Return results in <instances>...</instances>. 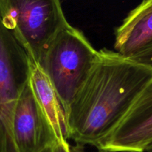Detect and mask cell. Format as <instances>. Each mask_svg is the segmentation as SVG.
<instances>
[{
	"label": "cell",
	"mask_w": 152,
	"mask_h": 152,
	"mask_svg": "<svg viewBox=\"0 0 152 152\" xmlns=\"http://www.w3.org/2000/svg\"><path fill=\"white\" fill-rule=\"evenodd\" d=\"M145 152H152V143L148 147Z\"/></svg>",
	"instance_id": "cell-12"
},
{
	"label": "cell",
	"mask_w": 152,
	"mask_h": 152,
	"mask_svg": "<svg viewBox=\"0 0 152 152\" xmlns=\"http://www.w3.org/2000/svg\"><path fill=\"white\" fill-rule=\"evenodd\" d=\"M151 79V68L116 50H98L90 72L66 112L69 140L98 148Z\"/></svg>",
	"instance_id": "cell-1"
},
{
	"label": "cell",
	"mask_w": 152,
	"mask_h": 152,
	"mask_svg": "<svg viewBox=\"0 0 152 152\" xmlns=\"http://www.w3.org/2000/svg\"><path fill=\"white\" fill-rule=\"evenodd\" d=\"M28 74V56L0 17V139L10 140L12 111Z\"/></svg>",
	"instance_id": "cell-5"
},
{
	"label": "cell",
	"mask_w": 152,
	"mask_h": 152,
	"mask_svg": "<svg viewBox=\"0 0 152 152\" xmlns=\"http://www.w3.org/2000/svg\"><path fill=\"white\" fill-rule=\"evenodd\" d=\"M97 53L83 33L70 24L57 34L45 50L39 63L66 112L90 72Z\"/></svg>",
	"instance_id": "cell-2"
},
{
	"label": "cell",
	"mask_w": 152,
	"mask_h": 152,
	"mask_svg": "<svg viewBox=\"0 0 152 152\" xmlns=\"http://www.w3.org/2000/svg\"><path fill=\"white\" fill-rule=\"evenodd\" d=\"M0 17L28 57L37 62L57 34L69 25L60 0H0Z\"/></svg>",
	"instance_id": "cell-3"
},
{
	"label": "cell",
	"mask_w": 152,
	"mask_h": 152,
	"mask_svg": "<svg viewBox=\"0 0 152 152\" xmlns=\"http://www.w3.org/2000/svg\"><path fill=\"white\" fill-rule=\"evenodd\" d=\"M29 84L59 142H68L69 133L66 114L57 91L40 63L28 58Z\"/></svg>",
	"instance_id": "cell-7"
},
{
	"label": "cell",
	"mask_w": 152,
	"mask_h": 152,
	"mask_svg": "<svg viewBox=\"0 0 152 152\" xmlns=\"http://www.w3.org/2000/svg\"><path fill=\"white\" fill-rule=\"evenodd\" d=\"M69 152H86L84 149V146L79 144H75V145H70L69 148ZM97 152H107L105 151H102V150H98Z\"/></svg>",
	"instance_id": "cell-10"
},
{
	"label": "cell",
	"mask_w": 152,
	"mask_h": 152,
	"mask_svg": "<svg viewBox=\"0 0 152 152\" xmlns=\"http://www.w3.org/2000/svg\"><path fill=\"white\" fill-rule=\"evenodd\" d=\"M130 58L152 69V40Z\"/></svg>",
	"instance_id": "cell-9"
},
{
	"label": "cell",
	"mask_w": 152,
	"mask_h": 152,
	"mask_svg": "<svg viewBox=\"0 0 152 152\" xmlns=\"http://www.w3.org/2000/svg\"><path fill=\"white\" fill-rule=\"evenodd\" d=\"M9 138L17 152H43L58 142L33 93L28 78L13 106Z\"/></svg>",
	"instance_id": "cell-4"
},
{
	"label": "cell",
	"mask_w": 152,
	"mask_h": 152,
	"mask_svg": "<svg viewBox=\"0 0 152 152\" xmlns=\"http://www.w3.org/2000/svg\"><path fill=\"white\" fill-rule=\"evenodd\" d=\"M152 40V0H142L115 30L114 49L131 57Z\"/></svg>",
	"instance_id": "cell-8"
},
{
	"label": "cell",
	"mask_w": 152,
	"mask_h": 152,
	"mask_svg": "<svg viewBox=\"0 0 152 152\" xmlns=\"http://www.w3.org/2000/svg\"><path fill=\"white\" fill-rule=\"evenodd\" d=\"M0 152H17L16 149H7V150H3V151H0Z\"/></svg>",
	"instance_id": "cell-11"
},
{
	"label": "cell",
	"mask_w": 152,
	"mask_h": 152,
	"mask_svg": "<svg viewBox=\"0 0 152 152\" xmlns=\"http://www.w3.org/2000/svg\"><path fill=\"white\" fill-rule=\"evenodd\" d=\"M152 143V79L122 121L97 149L107 152H145Z\"/></svg>",
	"instance_id": "cell-6"
}]
</instances>
